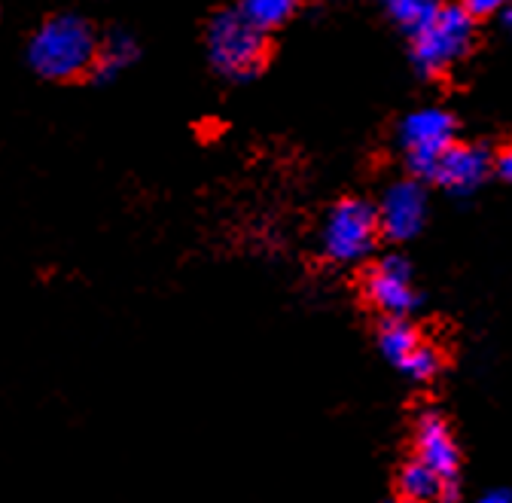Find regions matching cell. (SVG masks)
Returning a JSON list of instances; mask_svg holds the SVG:
<instances>
[{
    "mask_svg": "<svg viewBox=\"0 0 512 503\" xmlns=\"http://www.w3.org/2000/svg\"><path fill=\"white\" fill-rule=\"evenodd\" d=\"M503 19H506V28L512 31V7H506V13H503Z\"/></svg>",
    "mask_w": 512,
    "mask_h": 503,
    "instance_id": "ac0fdd59",
    "label": "cell"
},
{
    "mask_svg": "<svg viewBox=\"0 0 512 503\" xmlns=\"http://www.w3.org/2000/svg\"><path fill=\"white\" fill-rule=\"evenodd\" d=\"M479 503H512L509 491H488L485 497H479Z\"/></svg>",
    "mask_w": 512,
    "mask_h": 503,
    "instance_id": "e0dca14e",
    "label": "cell"
},
{
    "mask_svg": "<svg viewBox=\"0 0 512 503\" xmlns=\"http://www.w3.org/2000/svg\"><path fill=\"white\" fill-rule=\"evenodd\" d=\"M256 28H263L266 34L281 28L296 10H299V0H241L238 7Z\"/></svg>",
    "mask_w": 512,
    "mask_h": 503,
    "instance_id": "4fadbf2b",
    "label": "cell"
},
{
    "mask_svg": "<svg viewBox=\"0 0 512 503\" xmlns=\"http://www.w3.org/2000/svg\"><path fill=\"white\" fill-rule=\"evenodd\" d=\"M384 7L406 31H412L436 7V0H384Z\"/></svg>",
    "mask_w": 512,
    "mask_h": 503,
    "instance_id": "5bb4252c",
    "label": "cell"
},
{
    "mask_svg": "<svg viewBox=\"0 0 512 503\" xmlns=\"http://www.w3.org/2000/svg\"><path fill=\"white\" fill-rule=\"evenodd\" d=\"M494 168H497V174H500L503 180L512 183V147H506V150L497 156V165H494Z\"/></svg>",
    "mask_w": 512,
    "mask_h": 503,
    "instance_id": "2e32d148",
    "label": "cell"
},
{
    "mask_svg": "<svg viewBox=\"0 0 512 503\" xmlns=\"http://www.w3.org/2000/svg\"><path fill=\"white\" fill-rule=\"evenodd\" d=\"M269 40L241 10H226L214 16L208 28V58L217 74L229 80H247L266 65Z\"/></svg>",
    "mask_w": 512,
    "mask_h": 503,
    "instance_id": "3957f363",
    "label": "cell"
},
{
    "mask_svg": "<svg viewBox=\"0 0 512 503\" xmlns=\"http://www.w3.org/2000/svg\"><path fill=\"white\" fill-rule=\"evenodd\" d=\"M473 19L476 16H494V13H506L509 7V0H464L461 4Z\"/></svg>",
    "mask_w": 512,
    "mask_h": 503,
    "instance_id": "9a60e30c",
    "label": "cell"
},
{
    "mask_svg": "<svg viewBox=\"0 0 512 503\" xmlns=\"http://www.w3.org/2000/svg\"><path fill=\"white\" fill-rule=\"evenodd\" d=\"M491 171V156L476 147V144H452L430 168V174L424 180L442 186L448 193H473L476 186L485 183Z\"/></svg>",
    "mask_w": 512,
    "mask_h": 503,
    "instance_id": "9c48e42d",
    "label": "cell"
},
{
    "mask_svg": "<svg viewBox=\"0 0 512 503\" xmlns=\"http://www.w3.org/2000/svg\"><path fill=\"white\" fill-rule=\"evenodd\" d=\"M138 61V43L128 37V34H110L101 40L98 46V58H95V68H92V80L98 83H110L119 74H125Z\"/></svg>",
    "mask_w": 512,
    "mask_h": 503,
    "instance_id": "7c38bea8",
    "label": "cell"
},
{
    "mask_svg": "<svg viewBox=\"0 0 512 503\" xmlns=\"http://www.w3.org/2000/svg\"><path fill=\"white\" fill-rule=\"evenodd\" d=\"M415 458L424 461L427 467H433L436 473H442L445 479L455 482V473H458V443L452 430H448L445 418L427 412L418 418L415 424Z\"/></svg>",
    "mask_w": 512,
    "mask_h": 503,
    "instance_id": "30bf717a",
    "label": "cell"
},
{
    "mask_svg": "<svg viewBox=\"0 0 512 503\" xmlns=\"http://www.w3.org/2000/svg\"><path fill=\"white\" fill-rule=\"evenodd\" d=\"M366 299L388 318H406V314L418 305V293L412 284V269L403 257L388 254L381 257L363 281Z\"/></svg>",
    "mask_w": 512,
    "mask_h": 503,
    "instance_id": "52a82bcc",
    "label": "cell"
},
{
    "mask_svg": "<svg viewBox=\"0 0 512 503\" xmlns=\"http://www.w3.org/2000/svg\"><path fill=\"white\" fill-rule=\"evenodd\" d=\"M473 16L461 4H436L412 31V61L427 77L442 74L473 46Z\"/></svg>",
    "mask_w": 512,
    "mask_h": 503,
    "instance_id": "7a4b0ae2",
    "label": "cell"
},
{
    "mask_svg": "<svg viewBox=\"0 0 512 503\" xmlns=\"http://www.w3.org/2000/svg\"><path fill=\"white\" fill-rule=\"evenodd\" d=\"M455 144V116L442 107H421L400 125V147L415 177H427L433 162Z\"/></svg>",
    "mask_w": 512,
    "mask_h": 503,
    "instance_id": "5b68a950",
    "label": "cell"
},
{
    "mask_svg": "<svg viewBox=\"0 0 512 503\" xmlns=\"http://www.w3.org/2000/svg\"><path fill=\"white\" fill-rule=\"evenodd\" d=\"M98 34L80 16H52L28 40V65L37 77L52 83H74L92 77L98 58Z\"/></svg>",
    "mask_w": 512,
    "mask_h": 503,
    "instance_id": "6da1fadb",
    "label": "cell"
},
{
    "mask_svg": "<svg viewBox=\"0 0 512 503\" xmlns=\"http://www.w3.org/2000/svg\"><path fill=\"white\" fill-rule=\"evenodd\" d=\"M427 220V196L421 180H397L384 190L378 202V223L381 235L391 241H409L421 232Z\"/></svg>",
    "mask_w": 512,
    "mask_h": 503,
    "instance_id": "ba28073f",
    "label": "cell"
},
{
    "mask_svg": "<svg viewBox=\"0 0 512 503\" xmlns=\"http://www.w3.org/2000/svg\"><path fill=\"white\" fill-rule=\"evenodd\" d=\"M400 494L406 503H452L455 500V482L427 467L424 461L412 458L400 470Z\"/></svg>",
    "mask_w": 512,
    "mask_h": 503,
    "instance_id": "8fae6325",
    "label": "cell"
},
{
    "mask_svg": "<svg viewBox=\"0 0 512 503\" xmlns=\"http://www.w3.org/2000/svg\"><path fill=\"white\" fill-rule=\"evenodd\" d=\"M381 235L378 208L363 199H342L324 220V254L333 263H360L366 260Z\"/></svg>",
    "mask_w": 512,
    "mask_h": 503,
    "instance_id": "277c9868",
    "label": "cell"
},
{
    "mask_svg": "<svg viewBox=\"0 0 512 503\" xmlns=\"http://www.w3.org/2000/svg\"><path fill=\"white\" fill-rule=\"evenodd\" d=\"M378 345H381V354L388 357V363L400 375H406L409 382H430L442 366L439 351L406 318L384 321L378 333Z\"/></svg>",
    "mask_w": 512,
    "mask_h": 503,
    "instance_id": "8992f818",
    "label": "cell"
}]
</instances>
